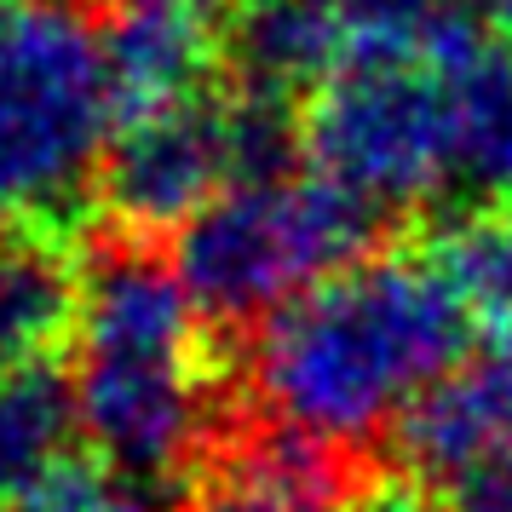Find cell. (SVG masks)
<instances>
[{
	"label": "cell",
	"mask_w": 512,
	"mask_h": 512,
	"mask_svg": "<svg viewBox=\"0 0 512 512\" xmlns=\"http://www.w3.org/2000/svg\"><path fill=\"white\" fill-rule=\"evenodd\" d=\"M225 87L271 98H311L351 52L334 0H231L225 18Z\"/></svg>",
	"instance_id": "cell-11"
},
{
	"label": "cell",
	"mask_w": 512,
	"mask_h": 512,
	"mask_svg": "<svg viewBox=\"0 0 512 512\" xmlns=\"http://www.w3.org/2000/svg\"><path fill=\"white\" fill-rule=\"evenodd\" d=\"M81 271V438L116 478L179 495L231 415V346L190 305L167 242L87 225Z\"/></svg>",
	"instance_id": "cell-2"
},
{
	"label": "cell",
	"mask_w": 512,
	"mask_h": 512,
	"mask_svg": "<svg viewBox=\"0 0 512 512\" xmlns=\"http://www.w3.org/2000/svg\"><path fill=\"white\" fill-rule=\"evenodd\" d=\"M81 236L0 219V374L64 363L81 334Z\"/></svg>",
	"instance_id": "cell-10"
},
{
	"label": "cell",
	"mask_w": 512,
	"mask_h": 512,
	"mask_svg": "<svg viewBox=\"0 0 512 512\" xmlns=\"http://www.w3.org/2000/svg\"><path fill=\"white\" fill-rule=\"evenodd\" d=\"M495 12H501V18L512 24V0H495Z\"/></svg>",
	"instance_id": "cell-19"
},
{
	"label": "cell",
	"mask_w": 512,
	"mask_h": 512,
	"mask_svg": "<svg viewBox=\"0 0 512 512\" xmlns=\"http://www.w3.org/2000/svg\"><path fill=\"white\" fill-rule=\"evenodd\" d=\"M397 242V219L323 173L282 185H231L173 236L190 305L219 340H248L282 305Z\"/></svg>",
	"instance_id": "cell-5"
},
{
	"label": "cell",
	"mask_w": 512,
	"mask_h": 512,
	"mask_svg": "<svg viewBox=\"0 0 512 512\" xmlns=\"http://www.w3.org/2000/svg\"><path fill=\"white\" fill-rule=\"evenodd\" d=\"M374 466L380 455H357L231 403L219 438L173 495V512H346Z\"/></svg>",
	"instance_id": "cell-7"
},
{
	"label": "cell",
	"mask_w": 512,
	"mask_h": 512,
	"mask_svg": "<svg viewBox=\"0 0 512 512\" xmlns=\"http://www.w3.org/2000/svg\"><path fill=\"white\" fill-rule=\"evenodd\" d=\"M6 18H12V0H0V35H6Z\"/></svg>",
	"instance_id": "cell-17"
},
{
	"label": "cell",
	"mask_w": 512,
	"mask_h": 512,
	"mask_svg": "<svg viewBox=\"0 0 512 512\" xmlns=\"http://www.w3.org/2000/svg\"><path fill=\"white\" fill-rule=\"evenodd\" d=\"M472 317L420 236L317 282L231 346V403L374 455L369 443L472 351Z\"/></svg>",
	"instance_id": "cell-1"
},
{
	"label": "cell",
	"mask_w": 512,
	"mask_h": 512,
	"mask_svg": "<svg viewBox=\"0 0 512 512\" xmlns=\"http://www.w3.org/2000/svg\"><path fill=\"white\" fill-rule=\"evenodd\" d=\"M116 121L98 24L75 0H12L0 35V219L87 236Z\"/></svg>",
	"instance_id": "cell-4"
},
{
	"label": "cell",
	"mask_w": 512,
	"mask_h": 512,
	"mask_svg": "<svg viewBox=\"0 0 512 512\" xmlns=\"http://www.w3.org/2000/svg\"><path fill=\"white\" fill-rule=\"evenodd\" d=\"M346 512H443V501H438V489L415 484L409 472H397V466L380 455L374 478L357 489V501H351Z\"/></svg>",
	"instance_id": "cell-15"
},
{
	"label": "cell",
	"mask_w": 512,
	"mask_h": 512,
	"mask_svg": "<svg viewBox=\"0 0 512 512\" xmlns=\"http://www.w3.org/2000/svg\"><path fill=\"white\" fill-rule=\"evenodd\" d=\"M386 461L426 489H455L489 466H512V340L466 351L392 426Z\"/></svg>",
	"instance_id": "cell-8"
},
{
	"label": "cell",
	"mask_w": 512,
	"mask_h": 512,
	"mask_svg": "<svg viewBox=\"0 0 512 512\" xmlns=\"http://www.w3.org/2000/svg\"><path fill=\"white\" fill-rule=\"evenodd\" d=\"M110 6H139V0H110ZM185 6H208V0H185Z\"/></svg>",
	"instance_id": "cell-18"
},
{
	"label": "cell",
	"mask_w": 512,
	"mask_h": 512,
	"mask_svg": "<svg viewBox=\"0 0 512 512\" xmlns=\"http://www.w3.org/2000/svg\"><path fill=\"white\" fill-rule=\"evenodd\" d=\"M75 380L64 363L0 374V512H18L64 461H75Z\"/></svg>",
	"instance_id": "cell-12"
},
{
	"label": "cell",
	"mask_w": 512,
	"mask_h": 512,
	"mask_svg": "<svg viewBox=\"0 0 512 512\" xmlns=\"http://www.w3.org/2000/svg\"><path fill=\"white\" fill-rule=\"evenodd\" d=\"M478 29L438 41H351L340 70L305 98V162L386 208L409 231L472 179L461 64Z\"/></svg>",
	"instance_id": "cell-3"
},
{
	"label": "cell",
	"mask_w": 512,
	"mask_h": 512,
	"mask_svg": "<svg viewBox=\"0 0 512 512\" xmlns=\"http://www.w3.org/2000/svg\"><path fill=\"white\" fill-rule=\"evenodd\" d=\"M415 236L461 294L466 317L495 340H512V196L455 202L449 213L415 225Z\"/></svg>",
	"instance_id": "cell-13"
},
{
	"label": "cell",
	"mask_w": 512,
	"mask_h": 512,
	"mask_svg": "<svg viewBox=\"0 0 512 512\" xmlns=\"http://www.w3.org/2000/svg\"><path fill=\"white\" fill-rule=\"evenodd\" d=\"M231 190V150H225V87L213 98L150 110L116 121V139L98 167V219L127 236L167 242Z\"/></svg>",
	"instance_id": "cell-6"
},
{
	"label": "cell",
	"mask_w": 512,
	"mask_h": 512,
	"mask_svg": "<svg viewBox=\"0 0 512 512\" xmlns=\"http://www.w3.org/2000/svg\"><path fill=\"white\" fill-rule=\"evenodd\" d=\"M438 501L443 512H512V466H489L478 478L443 489Z\"/></svg>",
	"instance_id": "cell-16"
},
{
	"label": "cell",
	"mask_w": 512,
	"mask_h": 512,
	"mask_svg": "<svg viewBox=\"0 0 512 512\" xmlns=\"http://www.w3.org/2000/svg\"><path fill=\"white\" fill-rule=\"evenodd\" d=\"M98 41H104V70L121 121L213 98L225 81V35L208 6H185V0L110 6Z\"/></svg>",
	"instance_id": "cell-9"
},
{
	"label": "cell",
	"mask_w": 512,
	"mask_h": 512,
	"mask_svg": "<svg viewBox=\"0 0 512 512\" xmlns=\"http://www.w3.org/2000/svg\"><path fill=\"white\" fill-rule=\"evenodd\" d=\"M357 41H438L449 29H472L478 0H334Z\"/></svg>",
	"instance_id": "cell-14"
}]
</instances>
